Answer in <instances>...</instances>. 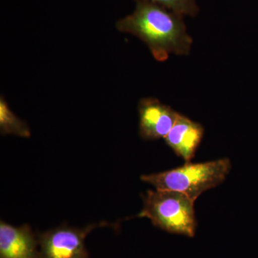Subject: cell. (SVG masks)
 Masks as SVG:
<instances>
[{"instance_id":"1","label":"cell","mask_w":258,"mask_h":258,"mask_svg":"<svg viewBox=\"0 0 258 258\" xmlns=\"http://www.w3.org/2000/svg\"><path fill=\"white\" fill-rule=\"evenodd\" d=\"M169 10L149 0H137L134 13L117 22V30L138 37L160 62L170 53L189 55L192 39L180 15Z\"/></svg>"},{"instance_id":"2","label":"cell","mask_w":258,"mask_h":258,"mask_svg":"<svg viewBox=\"0 0 258 258\" xmlns=\"http://www.w3.org/2000/svg\"><path fill=\"white\" fill-rule=\"evenodd\" d=\"M231 167L227 158L198 164L189 162L171 170L144 174L141 179L156 189L179 191L196 201L202 194L222 184Z\"/></svg>"},{"instance_id":"3","label":"cell","mask_w":258,"mask_h":258,"mask_svg":"<svg viewBox=\"0 0 258 258\" xmlns=\"http://www.w3.org/2000/svg\"><path fill=\"white\" fill-rule=\"evenodd\" d=\"M144 207L139 217H147L153 225L169 233L193 237L197 228L195 201L172 190H149L142 195Z\"/></svg>"},{"instance_id":"4","label":"cell","mask_w":258,"mask_h":258,"mask_svg":"<svg viewBox=\"0 0 258 258\" xmlns=\"http://www.w3.org/2000/svg\"><path fill=\"white\" fill-rule=\"evenodd\" d=\"M99 225L84 228L61 226L38 237L40 258H88L85 240Z\"/></svg>"},{"instance_id":"5","label":"cell","mask_w":258,"mask_h":258,"mask_svg":"<svg viewBox=\"0 0 258 258\" xmlns=\"http://www.w3.org/2000/svg\"><path fill=\"white\" fill-rule=\"evenodd\" d=\"M139 133L147 140L165 138L177 118L178 113L155 98H144L139 105Z\"/></svg>"},{"instance_id":"6","label":"cell","mask_w":258,"mask_h":258,"mask_svg":"<svg viewBox=\"0 0 258 258\" xmlns=\"http://www.w3.org/2000/svg\"><path fill=\"white\" fill-rule=\"evenodd\" d=\"M38 239L28 225L0 223V258H40Z\"/></svg>"},{"instance_id":"7","label":"cell","mask_w":258,"mask_h":258,"mask_svg":"<svg viewBox=\"0 0 258 258\" xmlns=\"http://www.w3.org/2000/svg\"><path fill=\"white\" fill-rule=\"evenodd\" d=\"M203 136V125L178 113L175 123L164 139L176 155L189 163L195 157Z\"/></svg>"},{"instance_id":"8","label":"cell","mask_w":258,"mask_h":258,"mask_svg":"<svg viewBox=\"0 0 258 258\" xmlns=\"http://www.w3.org/2000/svg\"><path fill=\"white\" fill-rule=\"evenodd\" d=\"M0 130L4 135L14 134L24 138L30 137L28 125L10 110L3 98L0 99Z\"/></svg>"},{"instance_id":"9","label":"cell","mask_w":258,"mask_h":258,"mask_svg":"<svg viewBox=\"0 0 258 258\" xmlns=\"http://www.w3.org/2000/svg\"><path fill=\"white\" fill-rule=\"evenodd\" d=\"M164 7L176 14L195 15L198 8L195 0H149Z\"/></svg>"}]
</instances>
